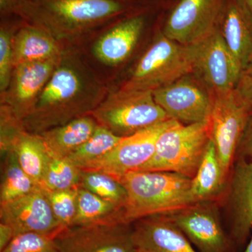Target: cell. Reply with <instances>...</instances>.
<instances>
[{"instance_id":"obj_3","label":"cell","mask_w":252,"mask_h":252,"mask_svg":"<svg viewBox=\"0 0 252 252\" xmlns=\"http://www.w3.org/2000/svg\"><path fill=\"white\" fill-rule=\"evenodd\" d=\"M207 122L185 124L174 121L159 136L155 152L137 171H163L193 179L210 142Z\"/></svg>"},{"instance_id":"obj_11","label":"cell","mask_w":252,"mask_h":252,"mask_svg":"<svg viewBox=\"0 0 252 252\" xmlns=\"http://www.w3.org/2000/svg\"><path fill=\"white\" fill-rule=\"evenodd\" d=\"M0 223L9 225L15 237L37 233L54 238L63 230L40 187L20 198L0 204Z\"/></svg>"},{"instance_id":"obj_24","label":"cell","mask_w":252,"mask_h":252,"mask_svg":"<svg viewBox=\"0 0 252 252\" xmlns=\"http://www.w3.org/2000/svg\"><path fill=\"white\" fill-rule=\"evenodd\" d=\"M123 214V209L85 189L78 187L77 215L73 226L106 222L124 223Z\"/></svg>"},{"instance_id":"obj_19","label":"cell","mask_w":252,"mask_h":252,"mask_svg":"<svg viewBox=\"0 0 252 252\" xmlns=\"http://www.w3.org/2000/svg\"><path fill=\"white\" fill-rule=\"evenodd\" d=\"M143 27L142 17L130 18L119 23L97 41L94 49V56L109 65L124 62L135 48Z\"/></svg>"},{"instance_id":"obj_9","label":"cell","mask_w":252,"mask_h":252,"mask_svg":"<svg viewBox=\"0 0 252 252\" xmlns=\"http://www.w3.org/2000/svg\"><path fill=\"white\" fill-rule=\"evenodd\" d=\"M174 121L169 119L123 137L108 154L80 170H99L118 180L128 172L137 171L150 160L159 136Z\"/></svg>"},{"instance_id":"obj_8","label":"cell","mask_w":252,"mask_h":252,"mask_svg":"<svg viewBox=\"0 0 252 252\" xmlns=\"http://www.w3.org/2000/svg\"><path fill=\"white\" fill-rule=\"evenodd\" d=\"M54 240L60 252H137L132 224L119 222L74 225Z\"/></svg>"},{"instance_id":"obj_29","label":"cell","mask_w":252,"mask_h":252,"mask_svg":"<svg viewBox=\"0 0 252 252\" xmlns=\"http://www.w3.org/2000/svg\"><path fill=\"white\" fill-rule=\"evenodd\" d=\"M78 187L62 190L43 189L55 217L63 230L74 225L77 210Z\"/></svg>"},{"instance_id":"obj_20","label":"cell","mask_w":252,"mask_h":252,"mask_svg":"<svg viewBox=\"0 0 252 252\" xmlns=\"http://www.w3.org/2000/svg\"><path fill=\"white\" fill-rule=\"evenodd\" d=\"M97 126L92 116L86 115L49 129L40 135L52 153L67 158L89 140Z\"/></svg>"},{"instance_id":"obj_16","label":"cell","mask_w":252,"mask_h":252,"mask_svg":"<svg viewBox=\"0 0 252 252\" xmlns=\"http://www.w3.org/2000/svg\"><path fill=\"white\" fill-rule=\"evenodd\" d=\"M57 59L23 63L16 66L9 110L23 122L34 108L36 99L54 74Z\"/></svg>"},{"instance_id":"obj_31","label":"cell","mask_w":252,"mask_h":252,"mask_svg":"<svg viewBox=\"0 0 252 252\" xmlns=\"http://www.w3.org/2000/svg\"><path fill=\"white\" fill-rule=\"evenodd\" d=\"M14 66L13 43L9 32H0V89L4 91L9 84L11 67Z\"/></svg>"},{"instance_id":"obj_1","label":"cell","mask_w":252,"mask_h":252,"mask_svg":"<svg viewBox=\"0 0 252 252\" xmlns=\"http://www.w3.org/2000/svg\"><path fill=\"white\" fill-rule=\"evenodd\" d=\"M119 180L126 189L127 203L123 222L155 215H168L196 203L191 193L192 179L171 172L132 171Z\"/></svg>"},{"instance_id":"obj_25","label":"cell","mask_w":252,"mask_h":252,"mask_svg":"<svg viewBox=\"0 0 252 252\" xmlns=\"http://www.w3.org/2000/svg\"><path fill=\"white\" fill-rule=\"evenodd\" d=\"M37 187L23 170L14 152L10 151L5 154L1 169L0 204L20 198Z\"/></svg>"},{"instance_id":"obj_2","label":"cell","mask_w":252,"mask_h":252,"mask_svg":"<svg viewBox=\"0 0 252 252\" xmlns=\"http://www.w3.org/2000/svg\"><path fill=\"white\" fill-rule=\"evenodd\" d=\"M82 88L81 77L73 68L67 65L56 68L34 108L23 121L26 130L40 135L93 112V105L79 100Z\"/></svg>"},{"instance_id":"obj_27","label":"cell","mask_w":252,"mask_h":252,"mask_svg":"<svg viewBox=\"0 0 252 252\" xmlns=\"http://www.w3.org/2000/svg\"><path fill=\"white\" fill-rule=\"evenodd\" d=\"M123 137L98 124L89 140L67 158L78 168H84L111 152Z\"/></svg>"},{"instance_id":"obj_14","label":"cell","mask_w":252,"mask_h":252,"mask_svg":"<svg viewBox=\"0 0 252 252\" xmlns=\"http://www.w3.org/2000/svg\"><path fill=\"white\" fill-rule=\"evenodd\" d=\"M132 227L137 252H199L166 215L141 219Z\"/></svg>"},{"instance_id":"obj_26","label":"cell","mask_w":252,"mask_h":252,"mask_svg":"<svg viewBox=\"0 0 252 252\" xmlns=\"http://www.w3.org/2000/svg\"><path fill=\"white\" fill-rule=\"evenodd\" d=\"M79 187L124 210L127 194L116 177L99 170H81Z\"/></svg>"},{"instance_id":"obj_15","label":"cell","mask_w":252,"mask_h":252,"mask_svg":"<svg viewBox=\"0 0 252 252\" xmlns=\"http://www.w3.org/2000/svg\"><path fill=\"white\" fill-rule=\"evenodd\" d=\"M228 204L231 233L244 244L252 233V162L235 159L229 177Z\"/></svg>"},{"instance_id":"obj_12","label":"cell","mask_w":252,"mask_h":252,"mask_svg":"<svg viewBox=\"0 0 252 252\" xmlns=\"http://www.w3.org/2000/svg\"><path fill=\"white\" fill-rule=\"evenodd\" d=\"M166 216L199 252H228L217 200L198 202Z\"/></svg>"},{"instance_id":"obj_17","label":"cell","mask_w":252,"mask_h":252,"mask_svg":"<svg viewBox=\"0 0 252 252\" xmlns=\"http://www.w3.org/2000/svg\"><path fill=\"white\" fill-rule=\"evenodd\" d=\"M220 30L242 70L252 61V11L245 0H226Z\"/></svg>"},{"instance_id":"obj_4","label":"cell","mask_w":252,"mask_h":252,"mask_svg":"<svg viewBox=\"0 0 252 252\" xmlns=\"http://www.w3.org/2000/svg\"><path fill=\"white\" fill-rule=\"evenodd\" d=\"M198 43L185 45L162 35L144 54L126 90L152 91L193 73Z\"/></svg>"},{"instance_id":"obj_10","label":"cell","mask_w":252,"mask_h":252,"mask_svg":"<svg viewBox=\"0 0 252 252\" xmlns=\"http://www.w3.org/2000/svg\"><path fill=\"white\" fill-rule=\"evenodd\" d=\"M222 0H181L167 19L163 34L185 45L200 42L217 29Z\"/></svg>"},{"instance_id":"obj_35","label":"cell","mask_w":252,"mask_h":252,"mask_svg":"<svg viewBox=\"0 0 252 252\" xmlns=\"http://www.w3.org/2000/svg\"><path fill=\"white\" fill-rule=\"evenodd\" d=\"M243 252H252V233L251 239H250V241L249 242L248 245H247L246 248H245V250H244Z\"/></svg>"},{"instance_id":"obj_5","label":"cell","mask_w":252,"mask_h":252,"mask_svg":"<svg viewBox=\"0 0 252 252\" xmlns=\"http://www.w3.org/2000/svg\"><path fill=\"white\" fill-rule=\"evenodd\" d=\"M91 116L121 137L171 119L156 102L152 91L126 89L96 107Z\"/></svg>"},{"instance_id":"obj_13","label":"cell","mask_w":252,"mask_h":252,"mask_svg":"<svg viewBox=\"0 0 252 252\" xmlns=\"http://www.w3.org/2000/svg\"><path fill=\"white\" fill-rule=\"evenodd\" d=\"M241 72L240 64L225 44L219 28L198 42L193 74L212 94L235 89Z\"/></svg>"},{"instance_id":"obj_21","label":"cell","mask_w":252,"mask_h":252,"mask_svg":"<svg viewBox=\"0 0 252 252\" xmlns=\"http://www.w3.org/2000/svg\"><path fill=\"white\" fill-rule=\"evenodd\" d=\"M228 180L222 170L215 143L210 139L198 170L192 179L194 200L196 203L218 200Z\"/></svg>"},{"instance_id":"obj_22","label":"cell","mask_w":252,"mask_h":252,"mask_svg":"<svg viewBox=\"0 0 252 252\" xmlns=\"http://www.w3.org/2000/svg\"><path fill=\"white\" fill-rule=\"evenodd\" d=\"M10 151L16 154L25 172L40 187L49 157V149L41 136L23 129L11 140L7 152Z\"/></svg>"},{"instance_id":"obj_33","label":"cell","mask_w":252,"mask_h":252,"mask_svg":"<svg viewBox=\"0 0 252 252\" xmlns=\"http://www.w3.org/2000/svg\"><path fill=\"white\" fill-rule=\"evenodd\" d=\"M237 158H242L252 162V108L239 145Z\"/></svg>"},{"instance_id":"obj_7","label":"cell","mask_w":252,"mask_h":252,"mask_svg":"<svg viewBox=\"0 0 252 252\" xmlns=\"http://www.w3.org/2000/svg\"><path fill=\"white\" fill-rule=\"evenodd\" d=\"M152 92L156 102L170 119L185 124L210 119L213 94L193 73Z\"/></svg>"},{"instance_id":"obj_6","label":"cell","mask_w":252,"mask_h":252,"mask_svg":"<svg viewBox=\"0 0 252 252\" xmlns=\"http://www.w3.org/2000/svg\"><path fill=\"white\" fill-rule=\"evenodd\" d=\"M252 108L235 89L213 94L209 119L210 137L216 147L222 170L228 179Z\"/></svg>"},{"instance_id":"obj_23","label":"cell","mask_w":252,"mask_h":252,"mask_svg":"<svg viewBox=\"0 0 252 252\" xmlns=\"http://www.w3.org/2000/svg\"><path fill=\"white\" fill-rule=\"evenodd\" d=\"M58 56L59 49L54 41L35 28L21 30L13 44L15 67L23 63L57 59Z\"/></svg>"},{"instance_id":"obj_18","label":"cell","mask_w":252,"mask_h":252,"mask_svg":"<svg viewBox=\"0 0 252 252\" xmlns=\"http://www.w3.org/2000/svg\"><path fill=\"white\" fill-rule=\"evenodd\" d=\"M53 19L69 26H86L122 11L117 0H38Z\"/></svg>"},{"instance_id":"obj_28","label":"cell","mask_w":252,"mask_h":252,"mask_svg":"<svg viewBox=\"0 0 252 252\" xmlns=\"http://www.w3.org/2000/svg\"><path fill=\"white\" fill-rule=\"evenodd\" d=\"M80 172V169L67 158L56 155L49 149L47 163L40 187L49 190L76 188L79 187Z\"/></svg>"},{"instance_id":"obj_30","label":"cell","mask_w":252,"mask_h":252,"mask_svg":"<svg viewBox=\"0 0 252 252\" xmlns=\"http://www.w3.org/2000/svg\"><path fill=\"white\" fill-rule=\"evenodd\" d=\"M1 252H60L54 238L37 233L16 235Z\"/></svg>"},{"instance_id":"obj_34","label":"cell","mask_w":252,"mask_h":252,"mask_svg":"<svg viewBox=\"0 0 252 252\" xmlns=\"http://www.w3.org/2000/svg\"><path fill=\"white\" fill-rule=\"evenodd\" d=\"M14 238L12 228L5 223H0V252H2Z\"/></svg>"},{"instance_id":"obj_32","label":"cell","mask_w":252,"mask_h":252,"mask_svg":"<svg viewBox=\"0 0 252 252\" xmlns=\"http://www.w3.org/2000/svg\"><path fill=\"white\" fill-rule=\"evenodd\" d=\"M235 90L245 102L252 106V61L242 70Z\"/></svg>"},{"instance_id":"obj_36","label":"cell","mask_w":252,"mask_h":252,"mask_svg":"<svg viewBox=\"0 0 252 252\" xmlns=\"http://www.w3.org/2000/svg\"><path fill=\"white\" fill-rule=\"evenodd\" d=\"M245 1H246L249 7L250 8V9H251L252 11V0H245Z\"/></svg>"}]
</instances>
